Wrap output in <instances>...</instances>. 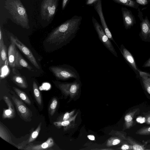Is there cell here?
I'll return each instance as SVG.
<instances>
[{"label": "cell", "mask_w": 150, "mask_h": 150, "mask_svg": "<svg viewBox=\"0 0 150 150\" xmlns=\"http://www.w3.org/2000/svg\"><path fill=\"white\" fill-rule=\"evenodd\" d=\"M139 71L141 77H150V74L148 73Z\"/></svg>", "instance_id": "cell-36"}, {"label": "cell", "mask_w": 150, "mask_h": 150, "mask_svg": "<svg viewBox=\"0 0 150 150\" xmlns=\"http://www.w3.org/2000/svg\"><path fill=\"white\" fill-rule=\"evenodd\" d=\"M3 99L8 106V108L3 110L2 118L3 119L14 118L16 116V112L12 103L9 98L6 96H3Z\"/></svg>", "instance_id": "cell-10"}, {"label": "cell", "mask_w": 150, "mask_h": 150, "mask_svg": "<svg viewBox=\"0 0 150 150\" xmlns=\"http://www.w3.org/2000/svg\"><path fill=\"white\" fill-rule=\"evenodd\" d=\"M122 12L125 26L126 28H128L133 24V17L129 11L125 10L124 8H122Z\"/></svg>", "instance_id": "cell-18"}, {"label": "cell", "mask_w": 150, "mask_h": 150, "mask_svg": "<svg viewBox=\"0 0 150 150\" xmlns=\"http://www.w3.org/2000/svg\"><path fill=\"white\" fill-rule=\"evenodd\" d=\"M112 0L116 3L132 7H134L135 5V2L132 0Z\"/></svg>", "instance_id": "cell-27"}, {"label": "cell", "mask_w": 150, "mask_h": 150, "mask_svg": "<svg viewBox=\"0 0 150 150\" xmlns=\"http://www.w3.org/2000/svg\"><path fill=\"white\" fill-rule=\"evenodd\" d=\"M98 0H86V4L88 5H93Z\"/></svg>", "instance_id": "cell-33"}, {"label": "cell", "mask_w": 150, "mask_h": 150, "mask_svg": "<svg viewBox=\"0 0 150 150\" xmlns=\"http://www.w3.org/2000/svg\"><path fill=\"white\" fill-rule=\"evenodd\" d=\"M15 68L13 69V74L11 80L13 82L19 87L25 89L28 87V84L25 77L17 72Z\"/></svg>", "instance_id": "cell-11"}, {"label": "cell", "mask_w": 150, "mask_h": 150, "mask_svg": "<svg viewBox=\"0 0 150 150\" xmlns=\"http://www.w3.org/2000/svg\"><path fill=\"white\" fill-rule=\"evenodd\" d=\"M58 104L57 99L55 98L52 100L48 108V111L51 116H53L54 114Z\"/></svg>", "instance_id": "cell-26"}, {"label": "cell", "mask_w": 150, "mask_h": 150, "mask_svg": "<svg viewBox=\"0 0 150 150\" xmlns=\"http://www.w3.org/2000/svg\"><path fill=\"white\" fill-rule=\"evenodd\" d=\"M145 122L147 124L150 125V112H149L145 117Z\"/></svg>", "instance_id": "cell-34"}, {"label": "cell", "mask_w": 150, "mask_h": 150, "mask_svg": "<svg viewBox=\"0 0 150 150\" xmlns=\"http://www.w3.org/2000/svg\"><path fill=\"white\" fill-rule=\"evenodd\" d=\"M137 1L142 5H145L147 2L146 0H137Z\"/></svg>", "instance_id": "cell-37"}, {"label": "cell", "mask_w": 150, "mask_h": 150, "mask_svg": "<svg viewBox=\"0 0 150 150\" xmlns=\"http://www.w3.org/2000/svg\"><path fill=\"white\" fill-rule=\"evenodd\" d=\"M13 88L21 99L28 105H30L31 104L29 98L24 92L15 87H13Z\"/></svg>", "instance_id": "cell-23"}, {"label": "cell", "mask_w": 150, "mask_h": 150, "mask_svg": "<svg viewBox=\"0 0 150 150\" xmlns=\"http://www.w3.org/2000/svg\"><path fill=\"white\" fill-rule=\"evenodd\" d=\"M82 20L81 16H74L53 30L45 41L49 45L55 46L56 49L67 45L75 37Z\"/></svg>", "instance_id": "cell-1"}, {"label": "cell", "mask_w": 150, "mask_h": 150, "mask_svg": "<svg viewBox=\"0 0 150 150\" xmlns=\"http://www.w3.org/2000/svg\"><path fill=\"white\" fill-rule=\"evenodd\" d=\"M11 41L13 42L16 46L36 68L40 69V67L30 50L21 42L17 37L11 35L10 37Z\"/></svg>", "instance_id": "cell-8"}, {"label": "cell", "mask_w": 150, "mask_h": 150, "mask_svg": "<svg viewBox=\"0 0 150 150\" xmlns=\"http://www.w3.org/2000/svg\"><path fill=\"white\" fill-rule=\"evenodd\" d=\"M120 51L124 58L132 67L135 70H137L133 57L130 52L123 45H121Z\"/></svg>", "instance_id": "cell-16"}, {"label": "cell", "mask_w": 150, "mask_h": 150, "mask_svg": "<svg viewBox=\"0 0 150 150\" xmlns=\"http://www.w3.org/2000/svg\"><path fill=\"white\" fill-rule=\"evenodd\" d=\"M146 143H150V139L147 141L146 142Z\"/></svg>", "instance_id": "cell-40"}, {"label": "cell", "mask_w": 150, "mask_h": 150, "mask_svg": "<svg viewBox=\"0 0 150 150\" xmlns=\"http://www.w3.org/2000/svg\"><path fill=\"white\" fill-rule=\"evenodd\" d=\"M41 125L42 122H40L35 130L31 134L28 140V143H30L34 141L37 137L41 130Z\"/></svg>", "instance_id": "cell-25"}, {"label": "cell", "mask_w": 150, "mask_h": 150, "mask_svg": "<svg viewBox=\"0 0 150 150\" xmlns=\"http://www.w3.org/2000/svg\"><path fill=\"white\" fill-rule=\"evenodd\" d=\"M75 110H73L70 112H67L65 113L61 117H60V118L59 120H58V121H63L67 120L71 117H72L74 113Z\"/></svg>", "instance_id": "cell-31"}, {"label": "cell", "mask_w": 150, "mask_h": 150, "mask_svg": "<svg viewBox=\"0 0 150 150\" xmlns=\"http://www.w3.org/2000/svg\"><path fill=\"white\" fill-rule=\"evenodd\" d=\"M120 149L122 150H132V145L127 141L122 145Z\"/></svg>", "instance_id": "cell-32"}, {"label": "cell", "mask_w": 150, "mask_h": 150, "mask_svg": "<svg viewBox=\"0 0 150 150\" xmlns=\"http://www.w3.org/2000/svg\"><path fill=\"white\" fill-rule=\"evenodd\" d=\"M16 45L11 41V44L9 46L8 51V59L9 65L13 68H16L17 58V51Z\"/></svg>", "instance_id": "cell-13"}, {"label": "cell", "mask_w": 150, "mask_h": 150, "mask_svg": "<svg viewBox=\"0 0 150 150\" xmlns=\"http://www.w3.org/2000/svg\"><path fill=\"white\" fill-rule=\"evenodd\" d=\"M122 140L117 137H112L108 141L106 145L108 146H111L117 145L121 142Z\"/></svg>", "instance_id": "cell-30"}, {"label": "cell", "mask_w": 150, "mask_h": 150, "mask_svg": "<svg viewBox=\"0 0 150 150\" xmlns=\"http://www.w3.org/2000/svg\"><path fill=\"white\" fill-rule=\"evenodd\" d=\"M87 137L88 139L91 140H95L94 136L92 135H89L87 136Z\"/></svg>", "instance_id": "cell-39"}, {"label": "cell", "mask_w": 150, "mask_h": 150, "mask_svg": "<svg viewBox=\"0 0 150 150\" xmlns=\"http://www.w3.org/2000/svg\"><path fill=\"white\" fill-rule=\"evenodd\" d=\"M128 142L132 145V150H144L145 149V144H142L135 140L133 138L130 136L127 137Z\"/></svg>", "instance_id": "cell-21"}, {"label": "cell", "mask_w": 150, "mask_h": 150, "mask_svg": "<svg viewBox=\"0 0 150 150\" xmlns=\"http://www.w3.org/2000/svg\"><path fill=\"white\" fill-rule=\"evenodd\" d=\"M49 70L57 80H65L80 77L76 69L67 64L51 66L49 67Z\"/></svg>", "instance_id": "cell-4"}, {"label": "cell", "mask_w": 150, "mask_h": 150, "mask_svg": "<svg viewBox=\"0 0 150 150\" xmlns=\"http://www.w3.org/2000/svg\"><path fill=\"white\" fill-rule=\"evenodd\" d=\"M33 90L35 98L37 103L40 105L41 106L42 103V98L38 86L35 81L33 82Z\"/></svg>", "instance_id": "cell-22"}, {"label": "cell", "mask_w": 150, "mask_h": 150, "mask_svg": "<svg viewBox=\"0 0 150 150\" xmlns=\"http://www.w3.org/2000/svg\"><path fill=\"white\" fill-rule=\"evenodd\" d=\"M93 25L99 39L105 47L115 56L118 57L117 54L110 40L104 31L102 26L96 18L92 17Z\"/></svg>", "instance_id": "cell-6"}, {"label": "cell", "mask_w": 150, "mask_h": 150, "mask_svg": "<svg viewBox=\"0 0 150 150\" xmlns=\"http://www.w3.org/2000/svg\"><path fill=\"white\" fill-rule=\"evenodd\" d=\"M5 4L15 23L23 28H29L28 16L20 0H5Z\"/></svg>", "instance_id": "cell-2"}, {"label": "cell", "mask_w": 150, "mask_h": 150, "mask_svg": "<svg viewBox=\"0 0 150 150\" xmlns=\"http://www.w3.org/2000/svg\"><path fill=\"white\" fill-rule=\"evenodd\" d=\"M0 137L11 144L16 145L12 142L11 137L8 132L1 122H0Z\"/></svg>", "instance_id": "cell-19"}, {"label": "cell", "mask_w": 150, "mask_h": 150, "mask_svg": "<svg viewBox=\"0 0 150 150\" xmlns=\"http://www.w3.org/2000/svg\"><path fill=\"white\" fill-rule=\"evenodd\" d=\"M141 28L142 36L146 39L150 36V23L147 19L145 18L143 20L141 23Z\"/></svg>", "instance_id": "cell-20"}, {"label": "cell", "mask_w": 150, "mask_h": 150, "mask_svg": "<svg viewBox=\"0 0 150 150\" xmlns=\"http://www.w3.org/2000/svg\"><path fill=\"white\" fill-rule=\"evenodd\" d=\"M11 98L20 117L25 122H30L33 116L31 111L21 100L13 96H12Z\"/></svg>", "instance_id": "cell-7"}, {"label": "cell", "mask_w": 150, "mask_h": 150, "mask_svg": "<svg viewBox=\"0 0 150 150\" xmlns=\"http://www.w3.org/2000/svg\"><path fill=\"white\" fill-rule=\"evenodd\" d=\"M144 66V67H150V59L146 62Z\"/></svg>", "instance_id": "cell-38"}, {"label": "cell", "mask_w": 150, "mask_h": 150, "mask_svg": "<svg viewBox=\"0 0 150 150\" xmlns=\"http://www.w3.org/2000/svg\"><path fill=\"white\" fill-rule=\"evenodd\" d=\"M69 0H62V10H64L65 7L67 5V3L68 2Z\"/></svg>", "instance_id": "cell-35"}, {"label": "cell", "mask_w": 150, "mask_h": 150, "mask_svg": "<svg viewBox=\"0 0 150 150\" xmlns=\"http://www.w3.org/2000/svg\"><path fill=\"white\" fill-rule=\"evenodd\" d=\"M59 0H40V19L47 23H51L56 13Z\"/></svg>", "instance_id": "cell-3"}, {"label": "cell", "mask_w": 150, "mask_h": 150, "mask_svg": "<svg viewBox=\"0 0 150 150\" xmlns=\"http://www.w3.org/2000/svg\"><path fill=\"white\" fill-rule=\"evenodd\" d=\"M16 68L18 69L25 68L29 71H33L32 67L25 60L17 50Z\"/></svg>", "instance_id": "cell-17"}, {"label": "cell", "mask_w": 150, "mask_h": 150, "mask_svg": "<svg viewBox=\"0 0 150 150\" xmlns=\"http://www.w3.org/2000/svg\"><path fill=\"white\" fill-rule=\"evenodd\" d=\"M54 144V142L51 137H49L45 142L37 145L30 144L23 149L27 150H43L47 149L52 147Z\"/></svg>", "instance_id": "cell-12"}, {"label": "cell", "mask_w": 150, "mask_h": 150, "mask_svg": "<svg viewBox=\"0 0 150 150\" xmlns=\"http://www.w3.org/2000/svg\"><path fill=\"white\" fill-rule=\"evenodd\" d=\"M53 83L64 95L73 97L78 93L81 86L80 78L75 79L72 82H61L54 81Z\"/></svg>", "instance_id": "cell-5"}, {"label": "cell", "mask_w": 150, "mask_h": 150, "mask_svg": "<svg viewBox=\"0 0 150 150\" xmlns=\"http://www.w3.org/2000/svg\"><path fill=\"white\" fill-rule=\"evenodd\" d=\"M77 115V113H76L75 115L66 120L54 122L53 124L55 127L58 128L67 126L70 125L72 122L75 120Z\"/></svg>", "instance_id": "cell-24"}, {"label": "cell", "mask_w": 150, "mask_h": 150, "mask_svg": "<svg viewBox=\"0 0 150 150\" xmlns=\"http://www.w3.org/2000/svg\"><path fill=\"white\" fill-rule=\"evenodd\" d=\"M135 133L140 135H150V126L143 127L137 130Z\"/></svg>", "instance_id": "cell-29"}, {"label": "cell", "mask_w": 150, "mask_h": 150, "mask_svg": "<svg viewBox=\"0 0 150 150\" xmlns=\"http://www.w3.org/2000/svg\"><path fill=\"white\" fill-rule=\"evenodd\" d=\"M140 110L137 108L130 110L125 116V126L126 129H129L134 126L133 119L137 113H139Z\"/></svg>", "instance_id": "cell-15"}, {"label": "cell", "mask_w": 150, "mask_h": 150, "mask_svg": "<svg viewBox=\"0 0 150 150\" xmlns=\"http://www.w3.org/2000/svg\"><path fill=\"white\" fill-rule=\"evenodd\" d=\"M149 77H142V79L145 89L150 94V78Z\"/></svg>", "instance_id": "cell-28"}, {"label": "cell", "mask_w": 150, "mask_h": 150, "mask_svg": "<svg viewBox=\"0 0 150 150\" xmlns=\"http://www.w3.org/2000/svg\"><path fill=\"white\" fill-rule=\"evenodd\" d=\"M94 9L98 14L100 21L102 27L105 34L110 40L114 42L117 46L118 45L114 40L106 22L103 14L102 0H98L93 5Z\"/></svg>", "instance_id": "cell-9"}, {"label": "cell", "mask_w": 150, "mask_h": 150, "mask_svg": "<svg viewBox=\"0 0 150 150\" xmlns=\"http://www.w3.org/2000/svg\"><path fill=\"white\" fill-rule=\"evenodd\" d=\"M7 49L5 44L3 33L0 28V66L5 65L7 60Z\"/></svg>", "instance_id": "cell-14"}]
</instances>
